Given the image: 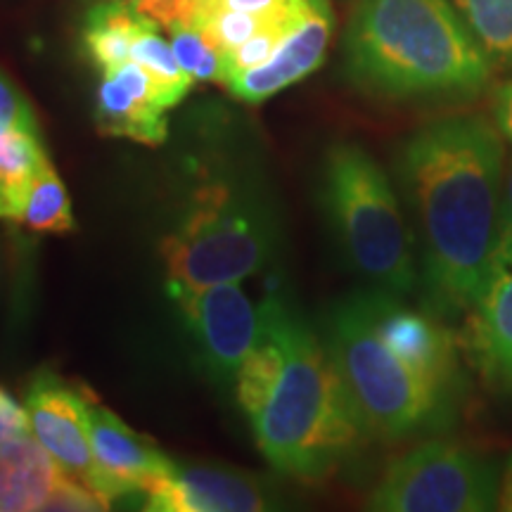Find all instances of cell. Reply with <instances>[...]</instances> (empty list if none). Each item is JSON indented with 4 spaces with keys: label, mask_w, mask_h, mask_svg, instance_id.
Returning <instances> with one entry per match:
<instances>
[{
    "label": "cell",
    "mask_w": 512,
    "mask_h": 512,
    "mask_svg": "<svg viewBox=\"0 0 512 512\" xmlns=\"http://www.w3.org/2000/svg\"><path fill=\"white\" fill-rule=\"evenodd\" d=\"M152 512H256L273 508L261 479L221 465L169 467L140 494Z\"/></svg>",
    "instance_id": "30bf717a"
},
{
    "label": "cell",
    "mask_w": 512,
    "mask_h": 512,
    "mask_svg": "<svg viewBox=\"0 0 512 512\" xmlns=\"http://www.w3.org/2000/svg\"><path fill=\"white\" fill-rule=\"evenodd\" d=\"M64 477L62 467L34 434L0 448V512L43 510L50 491Z\"/></svg>",
    "instance_id": "9a60e30c"
},
{
    "label": "cell",
    "mask_w": 512,
    "mask_h": 512,
    "mask_svg": "<svg viewBox=\"0 0 512 512\" xmlns=\"http://www.w3.org/2000/svg\"><path fill=\"white\" fill-rule=\"evenodd\" d=\"M169 34L176 60L192 81L223 83L226 86V57L200 29L181 24V27L169 29Z\"/></svg>",
    "instance_id": "44dd1931"
},
{
    "label": "cell",
    "mask_w": 512,
    "mask_h": 512,
    "mask_svg": "<svg viewBox=\"0 0 512 512\" xmlns=\"http://www.w3.org/2000/svg\"><path fill=\"white\" fill-rule=\"evenodd\" d=\"M498 508L512 510V456L503 465L501 475V491H498Z\"/></svg>",
    "instance_id": "4316f807"
},
{
    "label": "cell",
    "mask_w": 512,
    "mask_h": 512,
    "mask_svg": "<svg viewBox=\"0 0 512 512\" xmlns=\"http://www.w3.org/2000/svg\"><path fill=\"white\" fill-rule=\"evenodd\" d=\"M147 24L150 19L138 15L131 3H95L83 22L81 46L93 67L107 74L131 60L133 41Z\"/></svg>",
    "instance_id": "e0dca14e"
},
{
    "label": "cell",
    "mask_w": 512,
    "mask_h": 512,
    "mask_svg": "<svg viewBox=\"0 0 512 512\" xmlns=\"http://www.w3.org/2000/svg\"><path fill=\"white\" fill-rule=\"evenodd\" d=\"M332 36V10L328 0H318L297 29L280 43L273 57L261 67L233 76L226 86L235 98L259 105L292 83L302 81L323 64Z\"/></svg>",
    "instance_id": "5bb4252c"
},
{
    "label": "cell",
    "mask_w": 512,
    "mask_h": 512,
    "mask_svg": "<svg viewBox=\"0 0 512 512\" xmlns=\"http://www.w3.org/2000/svg\"><path fill=\"white\" fill-rule=\"evenodd\" d=\"M19 223L34 233H69V230H74L72 202H69L62 178L57 176L53 164H48L36 176Z\"/></svg>",
    "instance_id": "d6986e66"
},
{
    "label": "cell",
    "mask_w": 512,
    "mask_h": 512,
    "mask_svg": "<svg viewBox=\"0 0 512 512\" xmlns=\"http://www.w3.org/2000/svg\"><path fill=\"white\" fill-rule=\"evenodd\" d=\"M98 3H131V0H98Z\"/></svg>",
    "instance_id": "83f0119b"
},
{
    "label": "cell",
    "mask_w": 512,
    "mask_h": 512,
    "mask_svg": "<svg viewBox=\"0 0 512 512\" xmlns=\"http://www.w3.org/2000/svg\"><path fill=\"white\" fill-rule=\"evenodd\" d=\"M261 337L235 382L256 446L275 470L299 479L332 475L370 437L347 384L285 294L261 304Z\"/></svg>",
    "instance_id": "7a4b0ae2"
},
{
    "label": "cell",
    "mask_w": 512,
    "mask_h": 512,
    "mask_svg": "<svg viewBox=\"0 0 512 512\" xmlns=\"http://www.w3.org/2000/svg\"><path fill=\"white\" fill-rule=\"evenodd\" d=\"M0 128H27L38 131L31 105L22 93L12 86L5 74H0Z\"/></svg>",
    "instance_id": "603a6c76"
},
{
    "label": "cell",
    "mask_w": 512,
    "mask_h": 512,
    "mask_svg": "<svg viewBox=\"0 0 512 512\" xmlns=\"http://www.w3.org/2000/svg\"><path fill=\"white\" fill-rule=\"evenodd\" d=\"M344 53L358 86L392 100H475L494 74L451 0H361Z\"/></svg>",
    "instance_id": "3957f363"
},
{
    "label": "cell",
    "mask_w": 512,
    "mask_h": 512,
    "mask_svg": "<svg viewBox=\"0 0 512 512\" xmlns=\"http://www.w3.org/2000/svg\"><path fill=\"white\" fill-rule=\"evenodd\" d=\"M131 5L138 15L169 31L181 24H192L197 0H131Z\"/></svg>",
    "instance_id": "7402d4cb"
},
{
    "label": "cell",
    "mask_w": 512,
    "mask_h": 512,
    "mask_svg": "<svg viewBox=\"0 0 512 512\" xmlns=\"http://www.w3.org/2000/svg\"><path fill=\"white\" fill-rule=\"evenodd\" d=\"M472 318V351L484 382L512 399V235L501 228Z\"/></svg>",
    "instance_id": "4fadbf2b"
},
{
    "label": "cell",
    "mask_w": 512,
    "mask_h": 512,
    "mask_svg": "<svg viewBox=\"0 0 512 512\" xmlns=\"http://www.w3.org/2000/svg\"><path fill=\"white\" fill-rule=\"evenodd\" d=\"M29 434L31 422L27 408H24L22 403H17L3 387H0V448L22 437H29Z\"/></svg>",
    "instance_id": "cb8c5ba5"
},
{
    "label": "cell",
    "mask_w": 512,
    "mask_h": 512,
    "mask_svg": "<svg viewBox=\"0 0 512 512\" xmlns=\"http://www.w3.org/2000/svg\"><path fill=\"white\" fill-rule=\"evenodd\" d=\"M503 465L456 441L432 439L382 472L368 498L380 512H486L498 508Z\"/></svg>",
    "instance_id": "52a82bcc"
},
{
    "label": "cell",
    "mask_w": 512,
    "mask_h": 512,
    "mask_svg": "<svg viewBox=\"0 0 512 512\" xmlns=\"http://www.w3.org/2000/svg\"><path fill=\"white\" fill-rule=\"evenodd\" d=\"M278 240V219L254 185L211 181L192 195L162 242L169 285L240 283L273 259Z\"/></svg>",
    "instance_id": "8992f818"
},
{
    "label": "cell",
    "mask_w": 512,
    "mask_h": 512,
    "mask_svg": "<svg viewBox=\"0 0 512 512\" xmlns=\"http://www.w3.org/2000/svg\"><path fill=\"white\" fill-rule=\"evenodd\" d=\"M183 313L204 368L216 382L235 380L261 337V306H254L238 283L209 287L169 285Z\"/></svg>",
    "instance_id": "ba28073f"
},
{
    "label": "cell",
    "mask_w": 512,
    "mask_h": 512,
    "mask_svg": "<svg viewBox=\"0 0 512 512\" xmlns=\"http://www.w3.org/2000/svg\"><path fill=\"white\" fill-rule=\"evenodd\" d=\"M501 228L512 235V152L505 155L503 171V209H501Z\"/></svg>",
    "instance_id": "484cf974"
},
{
    "label": "cell",
    "mask_w": 512,
    "mask_h": 512,
    "mask_svg": "<svg viewBox=\"0 0 512 512\" xmlns=\"http://www.w3.org/2000/svg\"><path fill=\"white\" fill-rule=\"evenodd\" d=\"M174 102L147 69L128 60L102 74L95 124L102 136L126 138L140 145H162L169 133L166 110Z\"/></svg>",
    "instance_id": "7c38bea8"
},
{
    "label": "cell",
    "mask_w": 512,
    "mask_h": 512,
    "mask_svg": "<svg viewBox=\"0 0 512 512\" xmlns=\"http://www.w3.org/2000/svg\"><path fill=\"white\" fill-rule=\"evenodd\" d=\"M494 124L501 131L505 143L512 145V81L498 88L494 100Z\"/></svg>",
    "instance_id": "d4e9b609"
},
{
    "label": "cell",
    "mask_w": 512,
    "mask_h": 512,
    "mask_svg": "<svg viewBox=\"0 0 512 512\" xmlns=\"http://www.w3.org/2000/svg\"><path fill=\"white\" fill-rule=\"evenodd\" d=\"M323 342L370 437L401 441L446 432L456 422L465 380L434 373L387 342L370 316L366 290L332 306Z\"/></svg>",
    "instance_id": "277c9868"
},
{
    "label": "cell",
    "mask_w": 512,
    "mask_h": 512,
    "mask_svg": "<svg viewBox=\"0 0 512 512\" xmlns=\"http://www.w3.org/2000/svg\"><path fill=\"white\" fill-rule=\"evenodd\" d=\"M505 140L484 114L427 121L403 140L394 169L420 252L425 309L470 316L501 240Z\"/></svg>",
    "instance_id": "6da1fadb"
},
{
    "label": "cell",
    "mask_w": 512,
    "mask_h": 512,
    "mask_svg": "<svg viewBox=\"0 0 512 512\" xmlns=\"http://www.w3.org/2000/svg\"><path fill=\"white\" fill-rule=\"evenodd\" d=\"M494 67L512 69V0H451Z\"/></svg>",
    "instance_id": "ac0fdd59"
},
{
    "label": "cell",
    "mask_w": 512,
    "mask_h": 512,
    "mask_svg": "<svg viewBox=\"0 0 512 512\" xmlns=\"http://www.w3.org/2000/svg\"><path fill=\"white\" fill-rule=\"evenodd\" d=\"M320 202L339 252L370 287L403 299L418 290L413 230L392 181L366 147L349 140L328 147Z\"/></svg>",
    "instance_id": "5b68a950"
},
{
    "label": "cell",
    "mask_w": 512,
    "mask_h": 512,
    "mask_svg": "<svg viewBox=\"0 0 512 512\" xmlns=\"http://www.w3.org/2000/svg\"><path fill=\"white\" fill-rule=\"evenodd\" d=\"M31 434L53 456L64 475L98 496V463L88 430V392L74 389L53 370H38L24 394Z\"/></svg>",
    "instance_id": "9c48e42d"
},
{
    "label": "cell",
    "mask_w": 512,
    "mask_h": 512,
    "mask_svg": "<svg viewBox=\"0 0 512 512\" xmlns=\"http://www.w3.org/2000/svg\"><path fill=\"white\" fill-rule=\"evenodd\" d=\"M157 29H159L157 24H147V27L140 31L136 41H133L131 60L138 62L140 67L152 74V79L164 88V93L169 95V100L174 102L176 107L178 102L190 93L192 83L195 81L183 72V67L178 64L171 43H166L164 38L157 34Z\"/></svg>",
    "instance_id": "ffe728a7"
},
{
    "label": "cell",
    "mask_w": 512,
    "mask_h": 512,
    "mask_svg": "<svg viewBox=\"0 0 512 512\" xmlns=\"http://www.w3.org/2000/svg\"><path fill=\"white\" fill-rule=\"evenodd\" d=\"M50 164L38 131L0 128V219L19 221L36 176Z\"/></svg>",
    "instance_id": "2e32d148"
},
{
    "label": "cell",
    "mask_w": 512,
    "mask_h": 512,
    "mask_svg": "<svg viewBox=\"0 0 512 512\" xmlns=\"http://www.w3.org/2000/svg\"><path fill=\"white\" fill-rule=\"evenodd\" d=\"M88 430H91L93 456L98 463V498L110 508L124 498L140 496L145 486L169 467L159 448L133 432L119 415L100 406L88 396Z\"/></svg>",
    "instance_id": "8fae6325"
}]
</instances>
